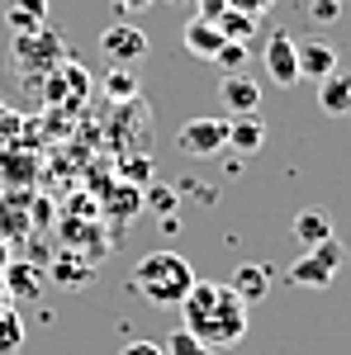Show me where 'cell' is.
Instances as JSON below:
<instances>
[{"label": "cell", "mask_w": 351, "mask_h": 355, "mask_svg": "<svg viewBox=\"0 0 351 355\" xmlns=\"http://www.w3.org/2000/svg\"><path fill=\"white\" fill-rule=\"evenodd\" d=\"M100 53H105L114 67H133V62L147 57V33L138 24H109L105 33H100Z\"/></svg>", "instance_id": "5b68a950"}, {"label": "cell", "mask_w": 351, "mask_h": 355, "mask_svg": "<svg viewBox=\"0 0 351 355\" xmlns=\"http://www.w3.org/2000/svg\"><path fill=\"white\" fill-rule=\"evenodd\" d=\"M275 0H228V10H247V15H266Z\"/></svg>", "instance_id": "7402d4cb"}, {"label": "cell", "mask_w": 351, "mask_h": 355, "mask_svg": "<svg viewBox=\"0 0 351 355\" xmlns=\"http://www.w3.org/2000/svg\"><path fill=\"white\" fill-rule=\"evenodd\" d=\"M181 43H186V53H190V57H199V62H214L218 48H223L228 38L218 33L214 19H199V15H195V19L186 24V33H181Z\"/></svg>", "instance_id": "9c48e42d"}, {"label": "cell", "mask_w": 351, "mask_h": 355, "mask_svg": "<svg viewBox=\"0 0 351 355\" xmlns=\"http://www.w3.org/2000/svg\"><path fill=\"white\" fill-rule=\"evenodd\" d=\"M266 71L275 85L299 81V57H295V33L290 28H270L266 33Z\"/></svg>", "instance_id": "8992f818"}, {"label": "cell", "mask_w": 351, "mask_h": 355, "mask_svg": "<svg viewBox=\"0 0 351 355\" xmlns=\"http://www.w3.org/2000/svg\"><path fill=\"white\" fill-rule=\"evenodd\" d=\"M214 62L228 71V76H233V71H243V67H247V43H223Z\"/></svg>", "instance_id": "ac0fdd59"}, {"label": "cell", "mask_w": 351, "mask_h": 355, "mask_svg": "<svg viewBox=\"0 0 351 355\" xmlns=\"http://www.w3.org/2000/svg\"><path fill=\"white\" fill-rule=\"evenodd\" d=\"M176 147L186 157H218L228 147V119H190V123H181Z\"/></svg>", "instance_id": "277c9868"}, {"label": "cell", "mask_w": 351, "mask_h": 355, "mask_svg": "<svg viewBox=\"0 0 351 355\" xmlns=\"http://www.w3.org/2000/svg\"><path fill=\"white\" fill-rule=\"evenodd\" d=\"M162 351H166V355H218L214 346H204V341H199V336H190L186 327H176V331H171V341H166Z\"/></svg>", "instance_id": "2e32d148"}, {"label": "cell", "mask_w": 351, "mask_h": 355, "mask_svg": "<svg viewBox=\"0 0 351 355\" xmlns=\"http://www.w3.org/2000/svg\"><path fill=\"white\" fill-rule=\"evenodd\" d=\"M119 355H166V351L157 346V341H129V346H124Z\"/></svg>", "instance_id": "603a6c76"}, {"label": "cell", "mask_w": 351, "mask_h": 355, "mask_svg": "<svg viewBox=\"0 0 351 355\" xmlns=\"http://www.w3.org/2000/svg\"><path fill=\"white\" fill-rule=\"evenodd\" d=\"M147 5H152V0H114L119 15H138V10H147Z\"/></svg>", "instance_id": "484cf974"}, {"label": "cell", "mask_w": 351, "mask_h": 355, "mask_svg": "<svg viewBox=\"0 0 351 355\" xmlns=\"http://www.w3.org/2000/svg\"><path fill=\"white\" fill-rule=\"evenodd\" d=\"M10 284H15V294L33 299V289H38V275H33V270H24V266H10Z\"/></svg>", "instance_id": "d6986e66"}, {"label": "cell", "mask_w": 351, "mask_h": 355, "mask_svg": "<svg viewBox=\"0 0 351 355\" xmlns=\"http://www.w3.org/2000/svg\"><path fill=\"white\" fill-rule=\"evenodd\" d=\"M5 19H10L15 33H28V28H38L43 19H48V0H10Z\"/></svg>", "instance_id": "9a60e30c"}, {"label": "cell", "mask_w": 351, "mask_h": 355, "mask_svg": "<svg viewBox=\"0 0 351 355\" xmlns=\"http://www.w3.org/2000/svg\"><path fill=\"white\" fill-rule=\"evenodd\" d=\"M318 110L323 114H351V76L337 67L318 81Z\"/></svg>", "instance_id": "8fae6325"}, {"label": "cell", "mask_w": 351, "mask_h": 355, "mask_svg": "<svg viewBox=\"0 0 351 355\" xmlns=\"http://www.w3.org/2000/svg\"><path fill=\"white\" fill-rule=\"evenodd\" d=\"M228 284H233V294H238L243 303H261L270 294V270L247 261V266H238V270H233V279H228Z\"/></svg>", "instance_id": "7c38bea8"}, {"label": "cell", "mask_w": 351, "mask_h": 355, "mask_svg": "<svg viewBox=\"0 0 351 355\" xmlns=\"http://www.w3.org/2000/svg\"><path fill=\"white\" fill-rule=\"evenodd\" d=\"M190 284H195V270L176 251H152V256H142L133 266V289L147 303H157V308H181Z\"/></svg>", "instance_id": "7a4b0ae2"}, {"label": "cell", "mask_w": 351, "mask_h": 355, "mask_svg": "<svg viewBox=\"0 0 351 355\" xmlns=\"http://www.w3.org/2000/svg\"><path fill=\"white\" fill-rule=\"evenodd\" d=\"M147 199H152V204H157L162 214H171V209H176V194H171V190H162V185H157V190L147 194Z\"/></svg>", "instance_id": "d4e9b609"}, {"label": "cell", "mask_w": 351, "mask_h": 355, "mask_svg": "<svg viewBox=\"0 0 351 355\" xmlns=\"http://www.w3.org/2000/svg\"><path fill=\"white\" fill-rule=\"evenodd\" d=\"M342 246H337V237H327V242L309 246V256H299L295 266H290V279L295 284H304V289H327L332 284V275H337V266H342Z\"/></svg>", "instance_id": "3957f363"}, {"label": "cell", "mask_w": 351, "mask_h": 355, "mask_svg": "<svg viewBox=\"0 0 351 355\" xmlns=\"http://www.w3.org/2000/svg\"><path fill=\"white\" fill-rule=\"evenodd\" d=\"M295 57H299V81H323L327 71H337V48L327 38H304L295 43Z\"/></svg>", "instance_id": "ba28073f"}, {"label": "cell", "mask_w": 351, "mask_h": 355, "mask_svg": "<svg viewBox=\"0 0 351 355\" xmlns=\"http://www.w3.org/2000/svg\"><path fill=\"white\" fill-rule=\"evenodd\" d=\"M256 19H261V15H247V10H223L214 24H218V33H223L228 43H252V38H256Z\"/></svg>", "instance_id": "5bb4252c"}, {"label": "cell", "mask_w": 351, "mask_h": 355, "mask_svg": "<svg viewBox=\"0 0 351 355\" xmlns=\"http://www.w3.org/2000/svg\"><path fill=\"white\" fill-rule=\"evenodd\" d=\"M218 105L233 114H261V85L252 81V76H243V71H233V76H223L218 81Z\"/></svg>", "instance_id": "52a82bcc"}, {"label": "cell", "mask_w": 351, "mask_h": 355, "mask_svg": "<svg viewBox=\"0 0 351 355\" xmlns=\"http://www.w3.org/2000/svg\"><path fill=\"white\" fill-rule=\"evenodd\" d=\"M337 5H342V0H313V5H309L313 24H332V19H337Z\"/></svg>", "instance_id": "44dd1931"}, {"label": "cell", "mask_w": 351, "mask_h": 355, "mask_svg": "<svg viewBox=\"0 0 351 355\" xmlns=\"http://www.w3.org/2000/svg\"><path fill=\"white\" fill-rule=\"evenodd\" d=\"M24 346V322L15 313H0V355H15Z\"/></svg>", "instance_id": "e0dca14e"}, {"label": "cell", "mask_w": 351, "mask_h": 355, "mask_svg": "<svg viewBox=\"0 0 351 355\" xmlns=\"http://www.w3.org/2000/svg\"><path fill=\"white\" fill-rule=\"evenodd\" d=\"M0 266H5V246H0Z\"/></svg>", "instance_id": "4316f807"}, {"label": "cell", "mask_w": 351, "mask_h": 355, "mask_svg": "<svg viewBox=\"0 0 351 355\" xmlns=\"http://www.w3.org/2000/svg\"><path fill=\"white\" fill-rule=\"evenodd\" d=\"M228 147H238V152H261L266 147V123H261V114H238V119H228Z\"/></svg>", "instance_id": "30bf717a"}, {"label": "cell", "mask_w": 351, "mask_h": 355, "mask_svg": "<svg viewBox=\"0 0 351 355\" xmlns=\"http://www.w3.org/2000/svg\"><path fill=\"white\" fill-rule=\"evenodd\" d=\"M138 85H133V76H129V67H119L114 76H109V95H119V100H129Z\"/></svg>", "instance_id": "ffe728a7"}, {"label": "cell", "mask_w": 351, "mask_h": 355, "mask_svg": "<svg viewBox=\"0 0 351 355\" xmlns=\"http://www.w3.org/2000/svg\"><path fill=\"white\" fill-rule=\"evenodd\" d=\"M195 5H199V19H218L228 10V0H195Z\"/></svg>", "instance_id": "cb8c5ba5"}, {"label": "cell", "mask_w": 351, "mask_h": 355, "mask_svg": "<svg viewBox=\"0 0 351 355\" xmlns=\"http://www.w3.org/2000/svg\"><path fill=\"white\" fill-rule=\"evenodd\" d=\"M181 327L199 336L204 346H238L247 336V303L233 294V284H214V279H195L190 294L181 299Z\"/></svg>", "instance_id": "6da1fadb"}, {"label": "cell", "mask_w": 351, "mask_h": 355, "mask_svg": "<svg viewBox=\"0 0 351 355\" xmlns=\"http://www.w3.org/2000/svg\"><path fill=\"white\" fill-rule=\"evenodd\" d=\"M327 237H332V214H327V209L313 204V209H304L295 218V242L299 246H318V242H327Z\"/></svg>", "instance_id": "4fadbf2b"}]
</instances>
